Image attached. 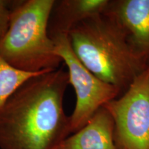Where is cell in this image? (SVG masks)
<instances>
[{
	"mask_svg": "<svg viewBox=\"0 0 149 149\" xmlns=\"http://www.w3.org/2000/svg\"><path fill=\"white\" fill-rule=\"evenodd\" d=\"M68 84L64 63L22 84L0 109V149H55L69 136Z\"/></svg>",
	"mask_w": 149,
	"mask_h": 149,
	"instance_id": "cell-1",
	"label": "cell"
},
{
	"mask_svg": "<svg viewBox=\"0 0 149 149\" xmlns=\"http://www.w3.org/2000/svg\"><path fill=\"white\" fill-rule=\"evenodd\" d=\"M68 36L79 61L121 93L148 66L122 26L107 12L77 24Z\"/></svg>",
	"mask_w": 149,
	"mask_h": 149,
	"instance_id": "cell-2",
	"label": "cell"
},
{
	"mask_svg": "<svg viewBox=\"0 0 149 149\" xmlns=\"http://www.w3.org/2000/svg\"><path fill=\"white\" fill-rule=\"evenodd\" d=\"M55 0H26L12 9L8 29L0 40V56L17 69L51 71L63 64L48 33Z\"/></svg>",
	"mask_w": 149,
	"mask_h": 149,
	"instance_id": "cell-3",
	"label": "cell"
},
{
	"mask_svg": "<svg viewBox=\"0 0 149 149\" xmlns=\"http://www.w3.org/2000/svg\"><path fill=\"white\" fill-rule=\"evenodd\" d=\"M51 38L55 42L56 53L67 68L69 84L75 93V106L69 116L71 135L82 128L99 109L122 93L95 75L79 61L72 51L68 35H57Z\"/></svg>",
	"mask_w": 149,
	"mask_h": 149,
	"instance_id": "cell-4",
	"label": "cell"
},
{
	"mask_svg": "<svg viewBox=\"0 0 149 149\" xmlns=\"http://www.w3.org/2000/svg\"><path fill=\"white\" fill-rule=\"evenodd\" d=\"M124 149H149V66L117 98L104 106Z\"/></svg>",
	"mask_w": 149,
	"mask_h": 149,
	"instance_id": "cell-5",
	"label": "cell"
},
{
	"mask_svg": "<svg viewBox=\"0 0 149 149\" xmlns=\"http://www.w3.org/2000/svg\"><path fill=\"white\" fill-rule=\"evenodd\" d=\"M107 12L122 26L130 44L149 66V0L111 1Z\"/></svg>",
	"mask_w": 149,
	"mask_h": 149,
	"instance_id": "cell-6",
	"label": "cell"
},
{
	"mask_svg": "<svg viewBox=\"0 0 149 149\" xmlns=\"http://www.w3.org/2000/svg\"><path fill=\"white\" fill-rule=\"evenodd\" d=\"M55 149H117L113 117L102 107L82 128L68 136Z\"/></svg>",
	"mask_w": 149,
	"mask_h": 149,
	"instance_id": "cell-7",
	"label": "cell"
},
{
	"mask_svg": "<svg viewBox=\"0 0 149 149\" xmlns=\"http://www.w3.org/2000/svg\"><path fill=\"white\" fill-rule=\"evenodd\" d=\"M110 0L55 1L48 22V33L68 35L70 30L84 20L107 12Z\"/></svg>",
	"mask_w": 149,
	"mask_h": 149,
	"instance_id": "cell-8",
	"label": "cell"
},
{
	"mask_svg": "<svg viewBox=\"0 0 149 149\" xmlns=\"http://www.w3.org/2000/svg\"><path fill=\"white\" fill-rule=\"evenodd\" d=\"M44 72H46L32 73L22 71L11 66L0 56V109L22 84Z\"/></svg>",
	"mask_w": 149,
	"mask_h": 149,
	"instance_id": "cell-9",
	"label": "cell"
},
{
	"mask_svg": "<svg viewBox=\"0 0 149 149\" xmlns=\"http://www.w3.org/2000/svg\"><path fill=\"white\" fill-rule=\"evenodd\" d=\"M9 1L0 0V40L3 37L8 29L10 23V14L13 8H10Z\"/></svg>",
	"mask_w": 149,
	"mask_h": 149,
	"instance_id": "cell-10",
	"label": "cell"
},
{
	"mask_svg": "<svg viewBox=\"0 0 149 149\" xmlns=\"http://www.w3.org/2000/svg\"><path fill=\"white\" fill-rule=\"evenodd\" d=\"M116 144H117V149H124V148H122V146H120V144H117V142H116Z\"/></svg>",
	"mask_w": 149,
	"mask_h": 149,
	"instance_id": "cell-11",
	"label": "cell"
}]
</instances>
